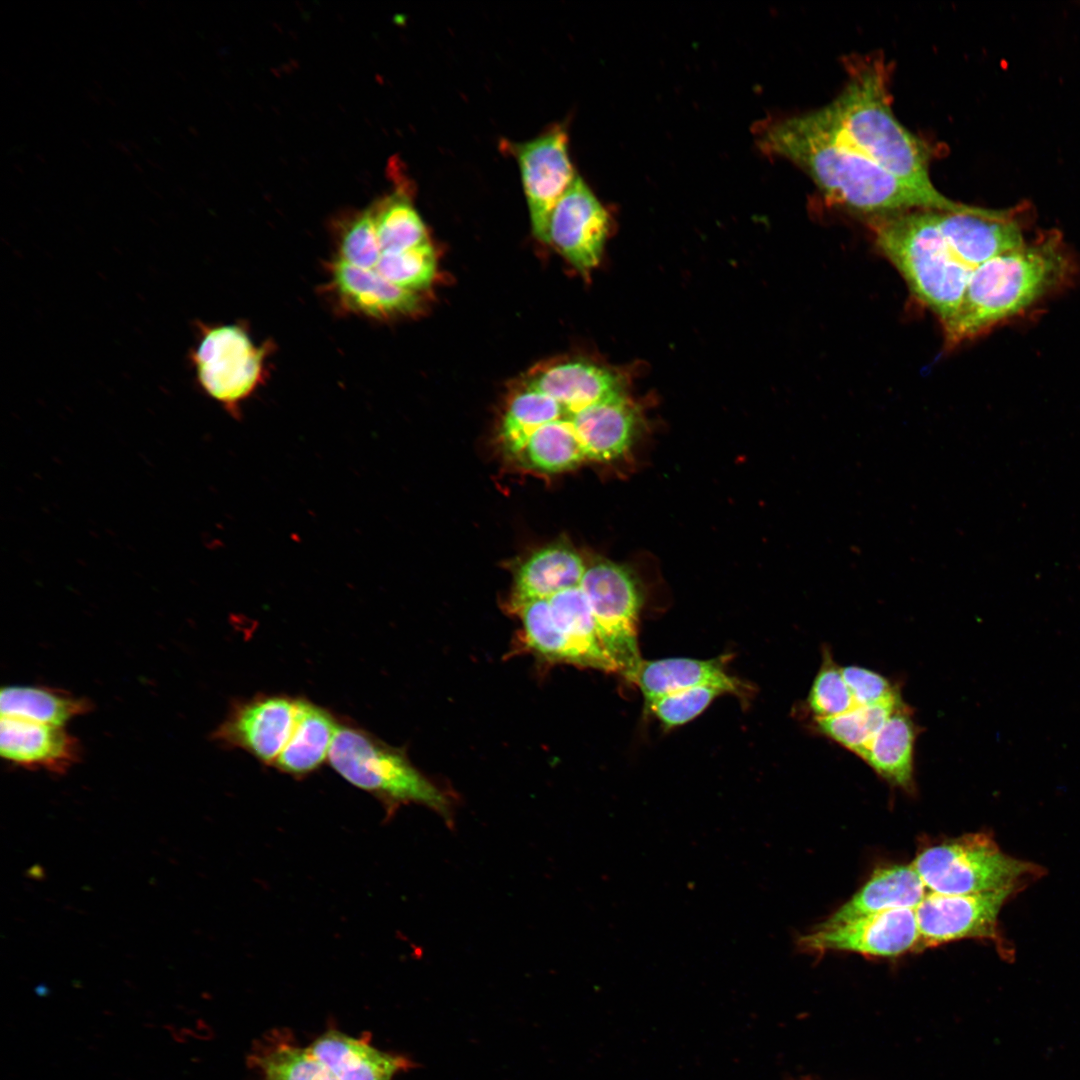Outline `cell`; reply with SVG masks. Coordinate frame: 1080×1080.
<instances>
[{
    "instance_id": "obj_17",
    "label": "cell",
    "mask_w": 1080,
    "mask_h": 1080,
    "mask_svg": "<svg viewBox=\"0 0 1080 1080\" xmlns=\"http://www.w3.org/2000/svg\"><path fill=\"white\" fill-rule=\"evenodd\" d=\"M0 751L18 766L62 774L80 758V744L63 726L1 717Z\"/></svg>"
},
{
    "instance_id": "obj_7",
    "label": "cell",
    "mask_w": 1080,
    "mask_h": 1080,
    "mask_svg": "<svg viewBox=\"0 0 1080 1080\" xmlns=\"http://www.w3.org/2000/svg\"><path fill=\"white\" fill-rule=\"evenodd\" d=\"M197 343L188 353L201 390L232 415L264 381L267 345L257 346L237 324L196 322Z\"/></svg>"
},
{
    "instance_id": "obj_20",
    "label": "cell",
    "mask_w": 1080,
    "mask_h": 1080,
    "mask_svg": "<svg viewBox=\"0 0 1080 1080\" xmlns=\"http://www.w3.org/2000/svg\"><path fill=\"white\" fill-rule=\"evenodd\" d=\"M926 893L911 864L879 867L852 897L818 925L834 926L886 910L916 908Z\"/></svg>"
},
{
    "instance_id": "obj_35",
    "label": "cell",
    "mask_w": 1080,
    "mask_h": 1080,
    "mask_svg": "<svg viewBox=\"0 0 1080 1080\" xmlns=\"http://www.w3.org/2000/svg\"><path fill=\"white\" fill-rule=\"evenodd\" d=\"M844 680L856 706H869L900 697L883 675L859 666L842 667Z\"/></svg>"
},
{
    "instance_id": "obj_33",
    "label": "cell",
    "mask_w": 1080,
    "mask_h": 1080,
    "mask_svg": "<svg viewBox=\"0 0 1080 1080\" xmlns=\"http://www.w3.org/2000/svg\"><path fill=\"white\" fill-rule=\"evenodd\" d=\"M807 703L815 719L836 716L856 706L844 680L842 667L837 665L826 649L821 667L809 691Z\"/></svg>"
},
{
    "instance_id": "obj_14",
    "label": "cell",
    "mask_w": 1080,
    "mask_h": 1080,
    "mask_svg": "<svg viewBox=\"0 0 1080 1080\" xmlns=\"http://www.w3.org/2000/svg\"><path fill=\"white\" fill-rule=\"evenodd\" d=\"M937 216L949 246L972 269L1026 243L1010 210L970 206L962 212L938 211Z\"/></svg>"
},
{
    "instance_id": "obj_34",
    "label": "cell",
    "mask_w": 1080,
    "mask_h": 1080,
    "mask_svg": "<svg viewBox=\"0 0 1080 1080\" xmlns=\"http://www.w3.org/2000/svg\"><path fill=\"white\" fill-rule=\"evenodd\" d=\"M726 694L716 686H697L675 691L646 704L666 728H674L699 716L718 696Z\"/></svg>"
},
{
    "instance_id": "obj_27",
    "label": "cell",
    "mask_w": 1080,
    "mask_h": 1080,
    "mask_svg": "<svg viewBox=\"0 0 1080 1080\" xmlns=\"http://www.w3.org/2000/svg\"><path fill=\"white\" fill-rule=\"evenodd\" d=\"M382 254L399 253L430 242L408 191L399 188L371 207Z\"/></svg>"
},
{
    "instance_id": "obj_30",
    "label": "cell",
    "mask_w": 1080,
    "mask_h": 1080,
    "mask_svg": "<svg viewBox=\"0 0 1080 1080\" xmlns=\"http://www.w3.org/2000/svg\"><path fill=\"white\" fill-rule=\"evenodd\" d=\"M525 641L538 655L550 660L576 664L563 632L555 623L547 599H535L517 607Z\"/></svg>"
},
{
    "instance_id": "obj_6",
    "label": "cell",
    "mask_w": 1080,
    "mask_h": 1080,
    "mask_svg": "<svg viewBox=\"0 0 1080 1080\" xmlns=\"http://www.w3.org/2000/svg\"><path fill=\"white\" fill-rule=\"evenodd\" d=\"M911 865L927 892L945 895L1022 891L1045 873L1040 865L1004 853L984 832L926 847Z\"/></svg>"
},
{
    "instance_id": "obj_9",
    "label": "cell",
    "mask_w": 1080,
    "mask_h": 1080,
    "mask_svg": "<svg viewBox=\"0 0 1080 1080\" xmlns=\"http://www.w3.org/2000/svg\"><path fill=\"white\" fill-rule=\"evenodd\" d=\"M1020 891L1003 889L990 892L945 895L927 892L916 906L920 935L918 949L962 940L993 942L1001 955L1013 953L999 928V914L1005 903Z\"/></svg>"
},
{
    "instance_id": "obj_15",
    "label": "cell",
    "mask_w": 1080,
    "mask_h": 1080,
    "mask_svg": "<svg viewBox=\"0 0 1080 1080\" xmlns=\"http://www.w3.org/2000/svg\"><path fill=\"white\" fill-rule=\"evenodd\" d=\"M330 286L341 306L349 312L377 320L417 314L420 293L399 287L378 272L362 269L335 257L329 264Z\"/></svg>"
},
{
    "instance_id": "obj_1",
    "label": "cell",
    "mask_w": 1080,
    "mask_h": 1080,
    "mask_svg": "<svg viewBox=\"0 0 1080 1080\" xmlns=\"http://www.w3.org/2000/svg\"><path fill=\"white\" fill-rule=\"evenodd\" d=\"M758 145L802 169L830 202L871 218L970 206L914 188L883 169L843 136L828 105L768 123Z\"/></svg>"
},
{
    "instance_id": "obj_24",
    "label": "cell",
    "mask_w": 1080,
    "mask_h": 1080,
    "mask_svg": "<svg viewBox=\"0 0 1080 1080\" xmlns=\"http://www.w3.org/2000/svg\"><path fill=\"white\" fill-rule=\"evenodd\" d=\"M545 599L548 601L555 623L572 648L576 665L606 672H617L614 662L602 646L594 615L581 582Z\"/></svg>"
},
{
    "instance_id": "obj_28",
    "label": "cell",
    "mask_w": 1080,
    "mask_h": 1080,
    "mask_svg": "<svg viewBox=\"0 0 1080 1080\" xmlns=\"http://www.w3.org/2000/svg\"><path fill=\"white\" fill-rule=\"evenodd\" d=\"M903 702L901 697L869 706H855L842 714L815 719L824 736L863 758L868 745L890 715Z\"/></svg>"
},
{
    "instance_id": "obj_29",
    "label": "cell",
    "mask_w": 1080,
    "mask_h": 1080,
    "mask_svg": "<svg viewBox=\"0 0 1080 1080\" xmlns=\"http://www.w3.org/2000/svg\"><path fill=\"white\" fill-rule=\"evenodd\" d=\"M250 1058L266 1080H338L306 1048L288 1041L270 1040Z\"/></svg>"
},
{
    "instance_id": "obj_31",
    "label": "cell",
    "mask_w": 1080,
    "mask_h": 1080,
    "mask_svg": "<svg viewBox=\"0 0 1080 1080\" xmlns=\"http://www.w3.org/2000/svg\"><path fill=\"white\" fill-rule=\"evenodd\" d=\"M386 280L418 292L429 288L436 274V256L430 242L393 254H382L373 269Z\"/></svg>"
},
{
    "instance_id": "obj_23",
    "label": "cell",
    "mask_w": 1080,
    "mask_h": 1080,
    "mask_svg": "<svg viewBox=\"0 0 1080 1080\" xmlns=\"http://www.w3.org/2000/svg\"><path fill=\"white\" fill-rule=\"evenodd\" d=\"M586 568L583 557L566 545H549L534 552L515 573L511 608L580 584Z\"/></svg>"
},
{
    "instance_id": "obj_22",
    "label": "cell",
    "mask_w": 1080,
    "mask_h": 1080,
    "mask_svg": "<svg viewBox=\"0 0 1080 1080\" xmlns=\"http://www.w3.org/2000/svg\"><path fill=\"white\" fill-rule=\"evenodd\" d=\"M339 722L328 709L298 697L293 732L273 768L296 778L318 770L328 759Z\"/></svg>"
},
{
    "instance_id": "obj_32",
    "label": "cell",
    "mask_w": 1080,
    "mask_h": 1080,
    "mask_svg": "<svg viewBox=\"0 0 1080 1080\" xmlns=\"http://www.w3.org/2000/svg\"><path fill=\"white\" fill-rule=\"evenodd\" d=\"M337 256L353 266L373 270L381 257L371 207L347 217L337 237Z\"/></svg>"
},
{
    "instance_id": "obj_10",
    "label": "cell",
    "mask_w": 1080,
    "mask_h": 1080,
    "mask_svg": "<svg viewBox=\"0 0 1080 1080\" xmlns=\"http://www.w3.org/2000/svg\"><path fill=\"white\" fill-rule=\"evenodd\" d=\"M920 935L915 908H896L834 926L817 925L799 935L800 952H852L870 957H897L918 949Z\"/></svg>"
},
{
    "instance_id": "obj_13",
    "label": "cell",
    "mask_w": 1080,
    "mask_h": 1080,
    "mask_svg": "<svg viewBox=\"0 0 1080 1080\" xmlns=\"http://www.w3.org/2000/svg\"><path fill=\"white\" fill-rule=\"evenodd\" d=\"M610 226L607 210L577 176L550 215L547 243L587 274L600 262Z\"/></svg>"
},
{
    "instance_id": "obj_8",
    "label": "cell",
    "mask_w": 1080,
    "mask_h": 1080,
    "mask_svg": "<svg viewBox=\"0 0 1080 1080\" xmlns=\"http://www.w3.org/2000/svg\"><path fill=\"white\" fill-rule=\"evenodd\" d=\"M581 587L589 600L603 648L630 681L640 662L641 594L629 570L608 560L587 564Z\"/></svg>"
},
{
    "instance_id": "obj_19",
    "label": "cell",
    "mask_w": 1080,
    "mask_h": 1080,
    "mask_svg": "<svg viewBox=\"0 0 1080 1080\" xmlns=\"http://www.w3.org/2000/svg\"><path fill=\"white\" fill-rule=\"evenodd\" d=\"M630 682L634 683L645 703L663 695L697 686H716L726 693L745 697L749 688L729 675L720 658L701 660L684 657L643 660Z\"/></svg>"
},
{
    "instance_id": "obj_21",
    "label": "cell",
    "mask_w": 1080,
    "mask_h": 1080,
    "mask_svg": "<svg viewBox=\"0 0 1080 1080\" xmlns=\"http://www.w3.org/2000/svg\"><path fill=\"white\" fill-rule=\"evenodd\" d=\"M338 1080H392L413 1063L340 1031H328L306 1048Z\"/></svg>"
},
{
    "instance_id": "obj_3",
    "label": "cell",
    "mask_w": 1080,
    "mask_h": 1080,
    "mask_svg": "<svg viewBox=\"0 0 1080 1080\" xmlns=\"http://www.w3.org/2000/svg\"><path fill=\"white\" fill-rule=\"evenodd\" d=\"M1069 267L1060 239L1047 236L973 269L955 315L944 325L953 348L1023 311L1061 282Z\"/></svg>"
},
{
    "instance_id": "obj_26",
    "label": "cell",
    "mask_w": 1080,
    "mask_h": 1080,
    "mask_svg": "<svg viewBox=\"0 0 1080 1080\" xmlns=\"http://www.w3.org/2000/svg\"><path fill=\"white\" fill-rule=\"evenodd\" d=\"M90 709L87 699L48 687L9 686L2 688L0 694L2 716L56 726H63Z\"/></svg>"
},
{
    "instance_id": "obj_4",
    "label": "cell",
    "mask_w": 1080,
    "mask_h": 1080,
    "mask_svg": "<svg viewBox=\"0 0 1080 1080\" xmlns=\"http://www.w3.org/2000/svg\"><path fill=\"white\" fill-rule=\"evenodd\" d=\"M937 212L906 211L873 217L869 224L878 250L944 325L957 312L973 269L949 246Z\"/></svg>"
},
{
    "instance_id": "obj_2",
    "label": "cell",
    "mask_w": 1080,
    "mask_h": 1080,
    "mask_svg": "<svg viewBox=\"0 0 1080 1080\" xmlns=\"http://www.w3.org/2000/svg\"><path fill=\"white\" fill-rule=\"evenodd\" d=\"M840 94L828 104L843 136L858 150L919 190L939 192L930 179V151L893 113L888 66L880 57L853 58Z\"/></svg>"
},
{
    "instance_id": "obj_25",
    "label": "cell",
    "mask_w": 1080,
    "mask_h": 1080,
    "mask_svg": "<svg viewBox=\"0 0 1080 1080\" xmlns=\"http://www.w3.org/2000/svg\"><path fill=\"white\" fill-rule=\"evenodd\" d=\"M916 735V726L903 703L874 736L862 759L890 785L911 792Z\"/></svg>"
},
{
    "instance_id": "obj_18",
    "label": "cell",
    "mask_w": 1080,
    "mask_h": 1080,
    "mask_svg": "<svg viewBox=\"0 0 1080 1080\" xmlns=\"http://www.w3.org/2000/svg\"><path fill=\"white\" fill-rule=\"evenodd\" d=\"M638 417L624 392L576 413L572 423L586 461L606 462L621 457L633 442Z\"/></svg>"
},
{
    "instance_id": "obj_11",
    "label": "cell",
    "mask_w": 1080,
    "mask_h": 1080,
    "mask_svg": "<svg viewBox=\"0 0 1080 1080\" xmlns=\"http://www.w3.org/2000/svg\"><path fill=\"white\" fill-rule=\"evenodd\" d=\"M518 162L534 235L547 243L550 215L578 176L568 151V134L560 124L539 136L511 145Z\"/></svg>"
},
{
    "instance_id": "obj_12",
    "label": "cell",
    "mask_w": 1080,
    "mask_h": 1080,
    "mask_svg": "<svg viewBox=\"0 0 1080 1080\" xmlns=\"http://www.w3.org/2000/svg\"><path fill=\"white\" fill-rule=\"evenodd\" d=\"M298 697L262 694L231 705L212 738L228 748H238L272 766L284 750L294 729Z\"/></svg>"
},
{
    "instance_id": "obj_5",
    "label": "cell",
    "mask_w": 1080,
    "mask_h": 1080,
    "mask_svg": "<svg viewBox=\"0 0 1080 1080\" xmlns=\"http://www.w3.org/2000/svg\"><path fill=\"white\" fill-rule=\"evenodd\" d=\"M328 762L351 785L374 795L389 807L424 805L450 821L451 800L415 768L404 752L365 729L339 722Z\"/></svg>"
},
{
    "instance_id": "obj_16",
    "label": "cell",
    "mask_w": 1080,
    "mask_h": 1080,
    "mask_svg": "<svg viewBox=\"0 0 1080 1080\" xmlns=\"http://www.w3.org/2000/svg\"><path fill=\"white\" fill-rule=\"evenodd\" d=\"M523 382L557 401L565 419L624 392L616 373L585 360H562L538 367Z\"/></svg>"
}]
</instances>
